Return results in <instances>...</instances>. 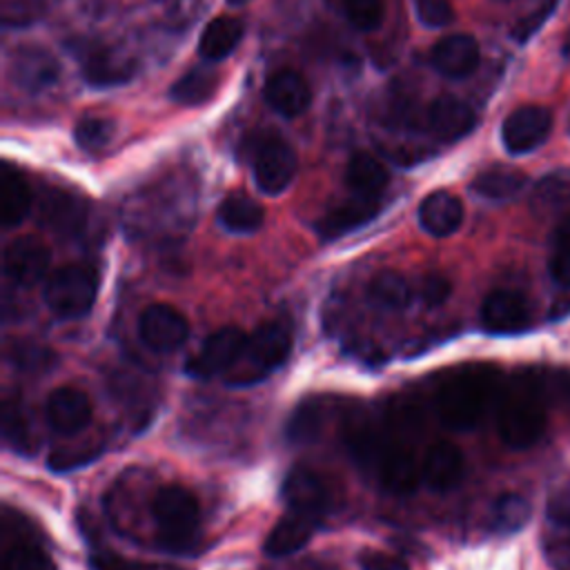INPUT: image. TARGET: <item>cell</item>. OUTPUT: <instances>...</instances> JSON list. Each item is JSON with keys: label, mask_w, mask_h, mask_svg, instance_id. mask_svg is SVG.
<instances>
[{"label": "cell", "mask_w": 570, "mask_h": 570, "mask_svg": "<svg viewBox=\"0 0 570 570\" xmlns=\"http://www.w3.org/2000/svg\"><path fill=\"white\" fill-rule=\"evenodd\" d=\"M38 218L47 229L60 236H76L85 227L87 205L71 191L49 187L38 198Z\"/></svg>", "instance_id": "obj_15"}, {"label": "cell", "mask_w": 570, "mask_h": 570, "mask_svg": "<svg viewBox=\"0 0 570 570\" xmlns=\"http://www.w3.org/2000/svg\"><path fill=\"white\" fill-rule=\"evenodd\" d=\"M463 465L461 450L450 441H439L428 450L421 465V476L432 490L448 492L461 483Z\"/></svg>", "instance_id": "obj_22"}, {"label": "cell", "mask_w": 570, "mask_h": 570, "mask_svg": "<svg viewBox=\"0 0 570 570\" xmlns=\"http://www.w3.org/2000/svg\"><path fill=\"white\" fill-rule=\"evenodd\" d=\"M492 394L494 385L483 370H463L439 387L434 407L448 428L470 430L483 419Z\"/></svg>", "instance_id": "obj_2"}, {"label": "cell", "mask_w": 570, "mask_h": 570, "mask_svg": "<svg viewBox=\"0 0 570 570\" xmlns=\"http://www.w3.org/2000/svg\"><path fill=\"white\" fill-rule=\"evenodd\" d=\"M102 452V445H94V443H80V445H65L58 448L49 454L47 465L53 472H69L76 468H82L87 463H91L94 459H98Z\"/></svg>", "instance_id": "obj_38"}, {"label": "cell", "mask_w": 570, "mask_h": 570, "mask_svg": "<svg viewBox=\"0 0 570 570\" xmlns=\"http://www.w3.org/2000/svg\"><path fill=\"white\" fill-rule=\"evenodd\" d=\"M263 207L245 194H229L218 207V223L232 234H252L263 225Z\"/></svg>", "instance_id": "obj_30"}, {"label": "cell", "mask_w": 570, "mask_h": 570, "mask_svg": "<svg viewBox=\"0 0 570 570\" xmlns=\"http://www.w3.org/2000/svg\"><path fill=\"white\" fill-rule=\"evenodd\" d=\"M2 570H56L51 557L33 543H16L2 557Z\"/></svg>", "instance_id": "obj_37"}, {"label": "cell", "mask_w": 570, "mask_h": 570, "mask_svg": "<svg viewBox=\"0 0 570 570\" xmlns=\"http://www.w3.org/2000/svg\"><path fill=\"white\" fill-rule=\"evenodd\" d=\"M479 45L470 33H452L441 38L430 53L432 67L448 78H465L479 67Z\"/></svg>", "instance_id": "obj_20"}, {"label": "cell", "mask_w": 570, "mask_h": 570, "mask_svg": "<svg viewBox=\"0 0 570 570\" xmlns=\"http://www.w3.org/2000/svg\"><path fill=\"white\" fill-rule=\"evenodd\" d=\"M412 2H414L416 18L425 27H445L454 18L450 0H412Z\"/></svg>", "instance_id": "obj_42"}, {"label": "cell", "mask_w": 570, "mask_h": 570, "mask_svg": "<svg viewBox=\"0 0 570 570\" xmlns=\"http://www.w3.org/2000/svg\"><path fill=\"white\" fill-rule=\"evenodd\" d=\"M497 430L503 443L514 450L534 445L546 430V407L539 394L521 385L510 387L499 401Z\"/></svg>", "instance_id": "obj_4"}, {"label": "cell", "mask_w": 570, "mask_h": 570, "mask_svg": "<svg viewBox=\"0 0 570 570\" xmlns=\"http://www.w3.org/2000/svg\"><path fill=\"white\" fill-rule=\"evenodd\" d=\"M98 274L89 265H62L45 283L42 298L58 318H82L94 307Z\"/></svg>", "instance_id": "obj_5"}, {"label": "cell", "mask_w": 570, "mask_h": 570, "mask_svg": "<svg viewBox=\"0 0 570 570\" xmlns=\"http://www.w3.org/2000/svg\"><path fill=\"white\" fill-rule=\"evenodd\" d=\"M91 414H94V407L89 396L82 390L69 387V385L53 390L45 405L47 423L60 434L82 432L91 423Z\"/></svg>", "instance_id": "obj_17"}, {"label": "cell", "mask_w": 570, "mask_h": 570, "mask_svg": "<svg viewBox=\"0 0 570 570\" xmlns=\"http://www.w3.org/2000/svg\"><path fill=\"white\" fill-rule=\"evenodd\" d=\"M265 98L281 116H298L312 102V89L307 80L294 69H281L265 82Z\"/></svg>", "instance_id": "obj_21"}, {"label": "cell", "mask_w": 570, "mask_h": 570, "mask_svg": "<svg viewBox=\"0 0 570 570\" xmlns=\"http://www.w3.org/2000/svg\"><path fill=\"white\" fill-rule=\"evenodd\" d=\"M31 209V191L24 178L11 169L9 165L2 167L0 174V220L4 227H16L24 220Z\"/></svg>", "instance_id": "obj_28"}, {"label": "cell", "mask_w": 570, "mask_h": 570, "mask_svg": "<svg viewBox=\"0 0 570 570\" xmlns=\"http://www.w3.org/2000/svg\"><path fill=\"white\" fill-rule=\"evenodd\" d=\"M550 129L552 114L546 107L523 105L503 120L501 140L510 154H528L548 138Z\"/></svg>", "instance_id": "obj_10"}, {"label": "cell", "mask_w": 570, "mask_h": 570, "mask_svg": "<svg viewBox=\"0 0 570 570\" xmlns=\"http://www.w3.org/2000/svg\"><path fill=\"white\" fill-rule=\"evenodd\" d=\"M283 499L292 512L318 521L334 503V485L312 468H294L283 481Z\"/></svg>", "instance_id": "obj_7"}, {"label": "cell", "mask_w": 570, "mask_h": 570, "mask_svg": "<svg viewBox=\"0 0 570 570\" xmlns=\"http://www.w3.org/2000/svg\"><path fill=\"white\" fill-rule=\"evenodd\" d=\"M345 16L356 29L372 31L383 20V0H345Z\"/></svg>", "instance_id": "obj_41"}, {"label": "cell", "mask_w": 570, "mask_h": 570, "mask_svg": "<svg viewBox=\"0 0 570 570\" xmlns=\"http://www.w3.org/2000/svg\"><path fill=\"white\" fill-rule=\"evenodd\" d=\"M325 407L318 401H305L301 403L287 423V436L294 443H312L321 436L325 428Z\"/></svg>", "instance_id": "obj_35"}, {"label": "cell", "mask_w": 570, "mask_h": 570, "mask_svg": "<svg viewBox=\"0 0 570 570\" xmlns=\"http://www.w3.org/2000/svg\"><path fill=\"white\" fill-rule=\"evenodd\" d=\"M532 207L541 214L563 212L570 207V180L548 176L532 191Z\"/></svg>", "instance_id": "obj_36"}, {"label": "cell", "mask_w": 570, "mask_h": 570, "mask_svg": "<svg viewBox=\"0 0 570 570\" xmlns=\"http://www.w3.org/2000/svg\"><path fill=\"white\" fill-rule=\"evenodd\" d=\"M343 439H345V445H347L352 459L361 468H376L383 436L376 432V428L372 425V421L365 412H352L345 419Z\"/></svg>", "instance_id": "obj_25"}, {"label": "cell", "mask_w": 570, "mask_h": 570, "mask_svg": "<svg viewBox=\"0 0 570 570\" xmlns=\"http://www.w3.org/2000/svg\"><path fill=\"white\" fill-rule=\"evenodd\" d=\"M227 2H229V4H245L247 0H227Z\"/></svg>", "instance_id": "obj_51"}, {"label": "cell", "mask_w": 570, "mask_h": 570, "mask_svg": "<svg viewBox=\"0 0 570 570\" xmlns=\"http://www.w3.org/2000/svg\"><path fill=\"white\" fill-rule=\"evenodd\" d=\"M552 247L554 249H570V212L561 216L552 232Z\"/></svg>", "instance_id": "obj_49"}, {"label": "cell", "mask_w": 570, "mask_h": 570, "mask_svg": "<svg viewBox=\"0 0 570 570\" xmlns=\"http://www.w3.org/2000/svg\"><path fill=\"white\" fill-rule=\"evenodd\" d=\"M2 269L9 281L22 287L40 283L49 269V249L33 236L13 238L2 254Z\"/></svg>", "instance_id": "obj_14"}, {"label": "cell", "mask_w": 570, "mask_h": 570, "mask_svg": "<svg viewBox=\"0 0 570 570\" xmlns=\"http://www.w3.org/2000/svg\"><path fill=\"white\" fill-rule=\"evenodd\" d=\"M82 78L94 87H114L122 85L134 76V62L116 53L111 47L100 42H80L73 47Z\"/></svg>", "instance_id": "obj_12"}, {"label": "cell", "mask_w": 570, "mask_h": 570, "mask_svg": "<svg viewBox=\"0 0 570 570\" xmlns=\"http://www.w3.org/2000/svg\"><path fill=\"white\" fill-rule=\"evenodd\" d=\"M559 570H570V546H557V554H552Z\"/></svg>", "instance_id": "obj_50"}, {"label": "cell", "mask_w": 570, "mask_h": 570, "mask_svg": "<svg viewBox=\"0 0 570 570\" xmlns=\"http://www.w3.org/2000/svg\"><path fill=\"white\" fill-rule=\"evenodd\" d=\"M370 301L385 309H403L412 298V287L396 272H379L370 283Z\"/></svg>", "instance_id": "obj_34"}, {"label": "cell", "mask_w": 570, "mask_h": 570, "mask_svg": "<svg viewBox=\"0 0 570 570\" xmlns=\"http://www.w3.org/2000/svg\"><path fill=\"white\" fill-rule=\"evenodd\" d=\"M114 136V122L100 116H87L82 120H78L76 129H73V138L78 142V147L82 149H100L105 147Z\"/></svg>", "instance_id": "obj_39"}, {"label": "cell", "mask_w": 570, "mask_h": 570, "mask_svg": "<svg viewBox=\"0 0 570 570\" xmlns=\"http://www.w3.org/2000/svg\"><path fill=\"white\" fill-rule=\"evenodd\" d=\"M42 9H45L42 0H4L2 20L4 24H13V27L27 24L38 20Z\"/></svg>", "instance_id": "obj_43"}, {"label": "cell", "mask_w": 570, "mask_h": 570, "mask_svg": "<svg viewBox=\"0 0 570 570\" xmlns=\"http://www.w3.org/2000/svg\"><path fill=\"white\" fill-rule=\"evenodd\" d=\"M530 501L517 492L501 494L490 510V528L499 534H512L521 530L530 519Z\"/></svg>", "instance_id": "obj_32"}, {"label": "cell", "mask_w": 570, "mask_h": 570, "mask_svg": "<svg viewBox=\"0 0 570 570\" xmlns=\"http://www.w3.org/2000/svg\"><path fill=\"white\" fill-rule=\"evenodd\" d=\"M532 312L528 301L512 289H494L483 298L481 325L494 334L521 332L530 325Z\"/></svg>", "instance_id": "obj_16"}, {"label": "cell", "mask_w": 570, "mask_h": 570, "mask_svg": "<svg viewBox=\"0 0 570 570\" xmlns=\"http://www.w3.org/2000/svg\"><path fill=\"white\" fill-rule=\"evenodd\" d=\"M89 563L94 570H178L176 566H167V563L127 559L114 550H94L89 554Z\"/></svg>", "instance_id": "obj_40"}, {"label": "cell", "mask_w": 570, "mask_h": 570, "mask_svg": "<svg viewBox=\"0 0 570 570\" xmlns=\"http://www.w3.org/2000/svg\"><path fill=\"white\" fill-rule=\"evenodd\" d=\"M292 350V325L285 318L261 323L245 343L240 358L225 374L227 385H254L278 370Z\"/></svg>", "instance_id": "obj_1"}, {"label": "cell", "mask_w": 570, "mask_h": 570, "mask_svg": "<svg viewBox=\"0 0 570 570\" xmlns=\"http://www.w3.org/2000/svg\"><path fill=\"white\" fill-rule=\"evenodd\" d=\"M528 176L510 165H492L479 171L472 180V191L488 200H508L523 191Z\"/></svg>", "instance_id": "obj_26"}, {"label": "cell", "mask_w": 570, "mask_h": 570, "mask_svg": "<svg viewBox=\"0 0 570 570\" xmlns=\"http://www.w3.org/2000/svg\"><path fill=\"white\" fill-rule=\"evenodd\" d=\"M552 281L561 287H570V249H554L548 263Z\"/></svg>", "instance_id": "obj_48"}, {"label": "cell", "mask_w": 570, "mask_h": 570, "mask_svg": "<svg viewBox=\"0 0 570 570\" xmlns=\"http://www.w3.org/2000/svg\"><path fill=\"white\" fill-rule=\"evenodd\" d=\"M151 517L158 530V543L169 552H187L194 548L200 528V510L196 497L176 483L163 485L151 499Z\"/></svg>", "instance_id": "obj_3"}, {"label": "cell", "mask_w": 570, "mask_h": 570, "mask_svg": "<svg viewBox=\"0 0 570 570\" xmlns=\"http://www.w3.org/2000/svg\"><path fill=\"white\" fill-rule=\"evenodd\" d=\"M140 341L154 352H174L189 334V323L174 305L154 303L138 318Z\"/></svg>", "instance_id": "obj_9"}, {"label": "cell", "mask_w": 570, "mask_h": 570, "mask_svg": "<svg viewBox=\"0 0 570 570\" xmlns=\"http://www.w3.org/2000/svg\"><path fill=\"white\" fill-rule=\"evenodd\" d=\"M421 227L436 238L454 234L463 223V205L450 191H432L419 205Z\"/></svg>", "instance_id": "obj_23"}, {"label": "cell", "mask_w": 570, "mask_h": 570, "mask_svg": "<svg viewBox=\"0 0 570 570\" xmlns=\"http://www.w3.org/2000/svg\"><path fill=\"white\" fill-rule=\"evenodd\" d=\"M476 116L472 107L454 96H439L430 102L425 114V125L434 138L443 142H454L472 131Z\"/></svg>", "instance_id": "obj_19"}, {"label": "cell", "mask_w": 570, "mask_h": 570, "mask_svg": "<svg viewBox=\"0 0 570 570\" xmlns=\"http://www.w3.org/2000/svg\"><path fill=\"white\" fill-rule=\"evenodd\" d=\"M376 474L381 485L394 494H410L416 490L421 476L414 450L403 441H390L383 436L381 452L376 459Z\"/></svg>", "instance_id": "obj_11"}, {"label": "cell", "mask_w": 570, "mask_h": 570, "mask_svg": "<svg viewBox=\"0 0 570 570\" xmlns=\"http://www.w3.org/2000/svg\"><path fill=\"white\" fill-rule=\"evenodd\" d=\"M358 563L363 570H407L399 557L381 550H361Z\"/></svg>", "instance_id": "obj_47"}, {"label": "cell", "mask_w": 570, "mask_h": 570, "mask_svg": "<svg viewBox=\"0 0 570 570\" xmlns=\"http://www.w3.org/2000/svg\"><path fill=\"white\" fill-rule=\"evenodd\" d=\"M2 436L7 445L22 454L38 448V441H33L27 412L18 399H7L2 405Z\"/></svg>", "instance_id": "obj_33"}, {"label": "cell", "mask_w": 570, "mask_h": 570, "mask_svg": "<svg viewBox=\"0 0 570 570\" xmlns=\"http://www.w3.org/2000/svg\"><path fill=\"white\" fill-rule=\"evenodd\" d=\"M450 289H452V285H450V281L445 276L428 274L419 283V298L428 307H439L450 296Z\"/></svg>", "instance_id": "obj_44"}, {"label": "cell", "mask_w": 570, "mask_h": 570, "mask_svg": "<svg viewBox=\"0 0 570 570\" xmlns=\"http://www.w3.org/2000/svg\"><path fill=\"white\" fill-rule=\"evenodd\" d=\"M247 336L238 327H220L205 338L198 354L187 358L185 372L194 379H212L227 374L245 350Z\"/></svg>", "instance_id": "obj_8"}, {"label": "cell", "mask_w": 570, "mask_h": 570, "mask_svg": "<svg viewBox=\"0 0 570 570\" xmlns=\"http://www.w3.org/2000/svg\"><path fill=\"white\" fill-rule=\"evenodd\" d=\"M216 85H218V78L209 67H196V69H189L183 78H178L171 85L169 96L178 105H187V107L200 105L214 96Z\"/></svg>", "instance_id": "obj_31"}, {"label": "cell", "mask_w": 570, "mask_h": 570, "mask_svg": "<svg viewBox=\"0 0 570 570\" xmlns=\"http://www.w3.org/2000/svg\"><path fill=\"white\" fill-rule=\"evenodd\" d=\"M314 530H316L314 519L289 510V514L281 517L269 530L265 539V552L276 559L294 554L309 543V539L314 537Z\"/></svg>", "instance_id": "obj_24"}, {"label": "cell", "mask_w": 570, "mask_h": 570, "mask_svg": "<svg viewBox=\"0 0 570 570\" xmlns=\"http://www.w3.org/2000/svg\"><path fill=\"white\" fill-rule=\"evenodd\" d=\"M345 183L358 196H379L387 185V169L376 156L358 151L347 163Z\"/></svg>", "instance_id": "obj_29"}, {"label": "cell", "mask_w": 570, "mask_h": 570, "mask_svg": "<svg viewBox=\"0 0 570 570\" xmlns=\"http://www.w3.org/2000/svg\"><path fill=\"white\" fill-rule=\"evenodd\" d=\"M554 4H557V0H543L537 11L528 13L523 20H519V24H514L512 38L519 40V42H525V40L546 22V18H548L550 11L554 9Z\"/></svg>", "instance_id": "obj_46"}, {"label": "cell", "mask_w": 570, "mask_h": 570, "mask_svg": "<svg viewBox=\"0 0 570 570\" xmlns=\"http://www.w3.org/2000/svg\"><path fill=\"white\" fill-rule=\"evenodd\" d=\"M568 390H570V387H568Z\"/></svg>", "instance_id": "obj_53"}, {"label": "cell", "mask_w": 570, "mask_h": 570, "mask_svg": "<svg viewBox=\"0 0 570 570\" xmlns=\"http://www.w3.org/2000/svg\"><path fill=\"white\" fill-rule=\"evenodd\" d=\"M243 31L245 24L238 18L218 16L203 29L198 40V53L205 60H223L236 49V45L243 38Z\"/></svg>", "instance_id": "obj_27"}, {"label": "cell", "mask_w": 570, "mask_h": 570, "mask_svg": "<svg viewBox=\"0 0 570 570\" xmlns=\"http://www.w3.org/2000/svg\"><path fill=\"white\" fill-rule=\"evenodd\" d=\"M568 129H570V120H568Z\"/></svg>", "instance_id": "obj_52"}, {"label": "cell", "mask_w": 570, "mask_h": 570, "mask_svg": "<svg viewBox=\"0 0 570 570\" xmlns=\"http://www.w3.org/2000/svg\"><path fill=\"white\" fill-rule=\"evenodd\" d=\"M546 512L554 525L570 528V485H561L548 497Z\"/></svg>", "instance_id": "obj_45"}, {"label": "cell", "mask_w": 570, "mask_h": 570, "mask_svg": "<svg viewBox=\"0 0 570 570\" xmlns=\"http://www.w3.org/2000/svg\"><path fill=\"white\" fill-rule=\"evenodd\" d=\"M252 169L256 187L267 196H276L289 187L296 174V154L287 140L267 134L254 149Z\"/></svg>", "instance_id": "obj_6"}, {"label": "cell", "mask_w": 570, "mask_h": 570, "mask_svg": "<svg viewBox=\"0 0 570 570\" xmlns=\"http://www.w3.org/2000/svg\"><path fill=\"white\" fill-rule=\"evenodd\" d=\"M9 76L24 91H40L60 78V62L40 45H20L11 53Z\"/></svg>", "instance_id": "obj_13"}, {"label": "cell", "mask_w": 570, "mask_h": 570, "mask_svg": "<svg viewBox=\"0 0 570 570\" xmlns=\"http://www.w3.org/2000/svg\"><path fill=\"white\" fill-rule=\"evenodd\" d=\"M381 212L379 196H358L354 194L352 198L330 207L316 223V232L323 240H332L338 236H345L365 223H370L376 214Z\"/></svg>", "instance_id": "obj_18"}]
</instances>
